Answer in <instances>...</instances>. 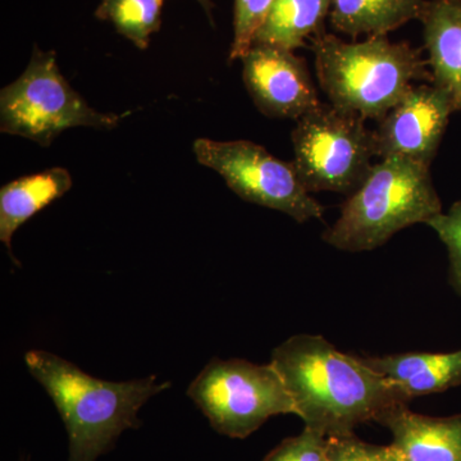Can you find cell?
<instances>
[{
	"mask_svg": "<svg viewBox=\"0 0 461 461\" xmlns=\"http://www.w3.org/2000/svg\"><path fill=\"white\" fill-rule=\"evenodd\" d=\"M333 0H275L254 44L275 45L295 51L306 41L326 32Z\"/></svg>",
	"mask_w": 461,
	"mask_h": 461,
	"instance_id": "15",
	"label": "cell"
},
{
	"mask_svg": "<svg viewBox=\"0 0 461 461\" xmlns=\"http://www.w3.org/2000/svg\"><path fill=\"white\" fill-rule=\"evenodd\" d=\"M25 364L65 423L68 461H96L109 453L124 430L141 426L142 406L172 386L171 382L158 384L157 375L104 381L45 350L27 351Z\"/></svg>",
	"mask_w": 461,
	"mask_h": 461,
	"instance_id": "2",
	"label": "cell"
},
{
	"mask_svg": "<svg viewBox=\"0 0 461 461\" xmlns=\"http://www.w3.org/2000/svg\"><path fill=\"white\" fill-rule=\"evenodd\" d=\"M163 3L165 0H102L95 16L111 23L115 32L145 50L151 35L162 26Z\"/></svg>",
	"mask_w": 461,
	"mask_h": 461,
	"instance_id": "17",
	"label": "cell"
},
{
	"mask_svg": "<svg viewBox=\"0 0 461 461\" xmlns=\"http://www.w3.org/2000/svg\"><path fill=\"white\" fill-rule=\"evenodd\" d=\"M194 154L217 172L239 198L282 212L297 223L321 220L324 208L303 186L293 162L273 157L253 141L196 139Z\"/></svg>",
	"mask_w": 461,
	"mask_h": 461,
	"instance_id": "8",
	"label": "cell"
},
{
	"mask_svg": "<svg viewBox=\"0 0 461 461\" xmlns=\"http://www.w3.org/2000/svg\"><path fill=\"white\" fill-rule=\"evenodd\" d=\"M430 229L435 230L444 242L448 254V281L451 286L461 295V199L455 202L447 213L442 212L430 220Z\"/></svg>",
	"mask_w": 461,
	"mask_h": 461,
	"instance_id": "19",
	"label": "cell"
},
{
	"mask_svg": "<svg viewBox=\"0 0 461 461\" xmlns=\"http://www.w3.org/2000/svg\"><path fill=\"white\" fill-rule=\"evenodd\" d=\"M362 360L395 386L409 402L414 397L444 393L461 384V350L393 354Z\"/></svg>",
	"mask_w": 461,
	"mask_h": 461,
	"instance_id": "13",
	"label": "cell"
},
{
	"mask_svg": "<svg viewBox=\"0 0 461 461\" xmlns=\"http://www.w3.org/2000/svg\"><path fill=\"white\" fill-rule=\"evenodd\" d=\"M291 139L297 177L311 194L351 195L377 157L375 130L368 129L363 118L330 103H321L300 117Z\"/></svg>",
	"mask_w": 461,
	"mask_h": 461,
	"instance_id": "6",
	"label": "cell"
},
{
	"mask_svg": "<svg viewBox=\"0 0 461 461\" xmlns=\"http://www.w3.org/2000/svg\"><path fill=\"white\" fill-rule=\"evenodd\" d=\"M326 461H335V460H333V457L330 456V455L329 454V451H327Z\"/></svg>",
	"mask_w": 461,
	"mask_h": 461,
	"instance_id": "23",
	"label": "cell"
},
{
	"mask_svg": "<svg viewBox=\"0 0 461 461\" xmlns=\"http://www.w3.org/2000/svg\"><path fill=\"white\" fill-rule=\"evenodd\" d=\"M327 451L335 461H395L388 445L368 444L357 438L354 433L329 437Z\"/></svg>",
	"mask_w": 461,
	"mask_h": 461,
	"instance_id": "21",
	"label": "cell"
},
{
	"mask_svg": "<svg viewBox=\"0 0 461 461\" xmlns=\"http://www.w3.org/2000/svg\"><path fill=\"white\" fill-rule=\"evenodd\" d=\"M441 213L430 167L406 158H384L348 195L338 221L321 238L339 250L371 251L400 230L429 224Z\"/></svg>",
	"mask_w": 461,
	"mask_h": 461,
	"instance_id": "4",
	"label": "cell"
},
{
	"mask_svg": "<svg viewBox=\"0 0 461 461\" xmlns=\"http://www.w3.org/2000/svg\"><path fill=\"white\" fill-rule=\"evenodd\" d=\"M315 74L332 107L364 121H381L414 81L432 83L429 62L408 42L387 35L348 42L323 32L311 39Z\"/></svg>",
	"mask_w": 461,
	"mask_h": 461,
	"instance_id": "3",
	"label": "cell"
},
{
	"mask_svg": "<svg viewBox=\"0 0 461 461\" xmlns=\"http://www.w3.org/2000/svg\"><path fill=\"white\" fill-rule=\"evenodd\" d=\"M123 117L91 108L60 74L56 51L38 45L23 74L0 91V131L45 148L72 127L109 131Z\"/></svg>",
	"mask_w": 461,
	"mask_h": 461,
	"instance_id": "5",
	"label": "cell"
},
{
	"mask_svg": "<svg viewBox=\"0 0 461 461\" xmlns=\"http://www.w3.org/2000/svg\"><path fill=\"white\" fill-rule=\"evenodd\" d=\"M241 62L249 95L267 117L297 121L321 104L304 58L293 50L253 44Z\"/></svg>",
	"mask_w": 461,
	"mask_h": 461,
	"instance_id": "10",
	"label": "cell"
},
{
	"mask_svg": "<svg viewBox=\"0 0 461 461\" xmlns=\"http://www.w3.org/2000/svg\"><path fill=\"white\" fill-rule=\"evenodd\" d=\"M327 437L311 429L284 439L263 461H326Z\"/></svg>",
	"mask_w": 461,
	"mask_h": 461,
	"instance_id": "20",
	"label": "cell"
},
{
	"mask_svg": "<svg viewBox=\"0 0 461 461\" xmlns=\"http://www.w3.org/2000/svg\"><path fill=\"white\" fill-rule=\"evenodd\" d=\"M27 461V460H26Z\"/></svg>",
	"mask_w": 461,
	"mask_h": 461,
	"instance_id": "24",
	"label": "cell"
},
{
	"mask_svg": "<svg viewBox=\"0 0 461 461\" xmlns=\"http://www.w3.org/2000/svg\"><path fill=\"white\" fill-rule=\"evenodd\" d=\"M196 2L199 3L200 5H202L203 9H204L205 14H208V17L212 20V11H213V3H212V0H196Z\"/></svg>",
	"mask_w": 461,
	"mask_h": 461,
	"instance_id": "22",
	"label": "cell"
},
{
	"mask_svg": "<svg viewBox=\"0 0 461 461\" xmlns=\"http://www.w3.org/2000/svg\"><path fill=\"white\" fill-rule=\"evenodd\" d=\"M426 0H333L330 25L351 38L387 35L420 20Z\"/></svg>",
	"mask_w": 461,
	"mask_h": 461,
	"instance_id": "16",
	"label": "cell"
},
{
	"mask_svg": "<svg viewBox=\"0 0 461 461\" xmlns=\"http://www.w3.org/2000/svg\"><path fill=\"white\" fill-rule=\"evenodd\" d=\"M378 423L393 435L388 447L395 461H461V414L433 418L402 403Z\"/></svg>",
	"mask_w": 461,
	"mask_h": 461,
	"instance_id": "11",
	"label": "cell"
},
{
	"mask_svg": "<svg viewBox=\"0 0 461 461\" xmlns=\"http://www.w3.org/2000/svg\"><path fill=\"white\" fill-rule=\"evenodd\" d=\"M271 363L284 379L296 415L306 429L346 436L377 421L408 400L359 357L342 353L318 335L293 336L272 351Z\"/></svg>",
	"mask_w": 461,
	"mask_h": 461,
	"instance_id": "1",
	"label": "cell"
},
{
	"mask_svg": "<svg viewBox=\"0 0 461 461\" xmlns=\"http://www.w3.org/2000/svg\"><path fill=\"white\" fill-rule=\"evenodd\" d=\"M275 0H235L233 9V41L230 60L241 59L253 47L260 27L266 23Z\"/></svg>",
	"mask_w": 461,
	"mask_h": 461,
	"instance_id": "18",
	"label": "cell"
},
{
	"mask_svg": "<svg viewBox=\"0 0 461 461\" xmlns=\"http://www.w3.org/2000/svg\"><path fill=\"white\" fill-rule=\"evenodd\" d=\"M187 396L212 429L230 438H247L276 415H296L295 403L271 362L214 357L191 382Z\"/></svg>",
	"mask_w": 461,
	"mask_h": 461,
	"instance_id": "7",
	"label": "cell"
},
{
	"mask_svg": "<svg viewBox=\"0 0 461 461\" xmlns=\"http://www.w3.org/2000/svg\"><path fill=\"white\" fill-rule=\"evenodd\" d=\"M432 83L461 113V0H426L420 16Z\"/></svg>",
	"mask_w": 461,
	"mask_h": 461,
	"instance_id": "12",
	"label": "cell"
},
{
	"mask_svg": "<svg viewBox=\"0 0 461 461\" xmlns=\"http://www.w3.org/2000/svg\"><path fill=\"white\" fill-rule=\"evenodd\" d=\"M455 113L450 98L433 84L412 86L375 130L377 157L432 165Z\"/></svg>",
	"mask_w": 461,
	"mask_h": 461,
	"instance_id": "9",
	"label": "cell"
},
{
	"mask_svg": "<svg viewBox=\"0 0 461 461\" xmlns=\"http://www.w3.org/2000/svg\"><path fill=\"white\" fill-rule=\"evenodd\" d=\"M72 184L71 175L66 168L53 167L8 182L0 189V241L17 266L20 263L12 253V239L16 230L33 215L66 195Z\"/></svg>",
	"mask_w": 461,
	"mask_h": 461,
	"instance_id": "14",
	"label": "cell"
}]
</instances>
